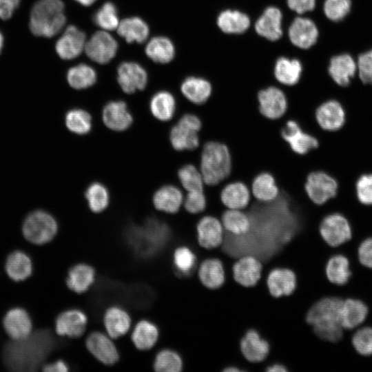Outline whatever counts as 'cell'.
Masks as SVG:
<instances>
[{
	"mask_svg": "<svg viewBox=\"0 0 372 372\" xmlns=\"http://www.w3.org/2000/svg\"><path fill=\"white\" fill-rule=\"evenodd\" d=\"M343 299L335 296H323L308 309L305 322L318 339L337 343L344 338L345 331L340 320Z\"/></svg>",
	"mask_w": 372,
	"mask_h": 372,
	"instance_id": "6da1fadb",
	"label": "cell"
},
{
	"mask_svg": "<svg viewBox=\"0 0 372 372\" xmlns=\"http://www.w3.org/2000/svg\"><path fill=\"white\" fill-rule=\"evenodd\" d=\"M198 167L207 186L225 185L232 169V159L229 147L223 143L209 141L200 146Z\"/></svg>",
	"mask_w": 372,
	"mask_h": 372,
	"instance_id": "7a4b0ae2",
	"label": "cell"
},
{
	"mask_svg": "<svg viewBox=\"0 0 372 372\" xmlns=\"http://www.w3.org/2000/svg\"><path fill=\"white\" fill-rule=\"evenodd\" d=\"M169 237L168 226L156 218L147 219L143 226H131L127 231L129 243L143 256H150L158 251Z\"/></svg>",
	"mask_w": 372,
	"mask_h": 372,
	"instance_id": "3957f363",
	"label": "cell"
},
{
	"mask_svg": "<svg viewBox=\"0 0 372 372\" xmlns=\"http://www.w3.org/2000/svg\"><path fill=\"white\" fill-rule=\"evenodd\" d=\"M64 4L61 0H39L32 7L29 27L33 34L52 37L65 25Z\"/></svg>",
	"mask_w": 372,
	"mask_h": 372,
	"instance_id": "277c9868",
	"label": "cell"
},
{
	"mask_svg": "<svg viewBox=\"0 0 372 372\" xmlns=\"http://www.w3.org/2000/svg\"><path fill=\"white\" fill-rule=\"evenodd\" d=\"M203 127L200 118L195 113L183 114L170 132L169 139L177 151L193 152L200 146V132Z\"/></svg>",
	"mask_w": 372,
	"mask_h": 372,
	"instance_id": "5b68a950",
	"label": "cell"
},
{
	"mask_svg": "<svg viewBox=\"0 0 372 372\" xmlns=\"http://www.w3.org/2000/svg\"><path fill=\"white\" fill-rule=\"evenodd\" d=\"M318 231L322 240L331 248L346 244L353 237V227L349 219L339 211L326 214L319 223Z\"/></svg>",
	"mask_w": 372,
	"mask_h": 372,
	"instance_id": "8992f818",
	"label": "cell"
},
{
	"mask_svg": "<svg viewBox=\"0 0 372 372\" xmlns=\"http://www.w3.org/2000/svg\"><path fill=\"white\" fill-rule=\"evenodd\" d=\"M309 200L316 205H323L335 198L339 191L338 180L324 170H314L308 174L304 185Z\"/></svg>",
	"mask_w": 372,
	"mask_h": 372,
	"instance_id": "52a82bcc",
	"label": "cell"
},
{
	"mask_svg": "<svg viewBox=\"0 0 372 372\" xmlns=\"http://www.w3.org/2000/svg\"><path fill=\"white\" fill-rule=\"evenodd\" d=\"M22 230L27 240L35 245H43L54 238L58 226L50 214L43 211H36L26 218Z\"/></svg>",
	"mask_w": 372,
	"mask_h": 372,
	"instance_id": "ba28073f",
	"label": "cell"
},
{
	"mask_svg": "<svg viewBox=\"0 0 372 372\" xmlns=\"http://www.w3.org/2000/svg\"><path fill=\"white\" fill-rule=\"evenodd\" d=\"M258 110L262 116L270 120L282 118L288 108V99L281 87L270 85L257 92Z\"/></svg>",
	"mask_w": 372,
	"mask_h": 372,
	"instance_id": "9c48e42d",
	"label": "cell"
},
{
	"mask_svg": "<svg viewBox=\"0 0 372 372\" xmlns=\"http://www.w3.org/2000/svg\"><path fill=\"white\" fill-rule=\"evenodd\" d=\"M262 261L252 254H243L236 258L231 265L234 282L242 287H255L262 276Z\"/></svg>",
	"mask_w": 372,
	"mask_h": 372,
	"instance_id": "30bf717a",
	"label": "cell"
},
{
	"mask_svg": "<svg viewBox=\"0 0 372 372\" xmlns=\"http://www.w3.org/2000/svg\"><path fill=\"white\" fill-rule=\"evenodd\" d=\"M195 229L197 242L202 248L214 250L223 246L225 231L219 218L203 214L198 220Z\"/></svg>",
	"mask_w": 372,
	"mask_h": 372,
	"instance_id": "8fae6325",
	"label": "cell"
},
{
	"mask_svg": "<svg viewBox=\"0 0 372 372\" xmlns=\"http://www.w3.org/2000/svg\"><path fill=\"white\" fill-rule=\"evenodd\" d=\"M239 349L245 361L252 364H257L268 359L271 345L258 330L249 328L241 337Z\"/></svg>",
	"mask_w": 372,
	"mask_h": 372,
	"instance_id": "7c38bea8",
	"label": "cell"
},
{
	"mask_svg": "<svg viewBox=\"0 0 372 372\" xmlns=\"http://www.w3.org/2000/svg\"><path fill=\"white\" fill-rule=\"evenodd\" d=\"M265 284L273 298L289 297L294 293L298 286L296 272L287 267H275L267 273Z\"/></svg>",
	"mask_w": 372,
	"mask_h": 372,
	"instance_id": "4fadbf2b",
	"label": "cell"
},
{
	"mask_svg": "<svg viewBox=\"0 0 372 372\" xmlns=\"http://www.w3.org/2000/svg\"><path fill=\"white\" fill-rule=\"evenodd\" d=\"M280 134L290 149L296 154L304 155L319 146L318 139L304 131L299 123L289 119L280 130Z\"/></svg>",
	"mask_w": 372,
	"mask_h": 372,
	"instance_id": "5bb4252c",
	"label": "cell"
},
{
	"mask_svg": "<svg viewBox=\"0 0 372 372\" xmlns=\"http://www.w3.org/2000/svg\"><path fill=\"white\" fill-rule=\"evenodd\" d=\"M315 118L324 131H340L346 122V112L342 105L335 99H328L320 103L315 110Z\"/></svg>",
	"mask_w": 372,
	"mask_h": 372,
	"instance_id": "9a60e30c",
	"label": "cell"
},
{
	"mask_svg": "<svg viewBox=\"0 0 372 372\" xmlns=\"http://www.w3.org/2000/svg\"><path fill=\"white\" fill-rule=\"evenodd\" d=\"M117 48V42L112 35L105 31H98L85 42L84 50L91 60L105 64L114 58Z\"/></svg>",
	"mask_w": 372,
	"mask_h": 372,
	"instance_id": "2e32d148",
	"label": "cell"
},
{
	"mask_svg": "<svg viewBox=\"0 0 372 372\" xmlns=\"http://www.w3.org/2000/svg\"><path fill=\"white\" fill-rule=\"evenodd\" d=\"M85 344L90 353L104 364L112 365L118 360V349L108 335L92 332L87 338Z\"/></svg>",
	"mask_w": 372,
	"mask_h": 372,
	"instance_id": "e0dca14e",
	"label": "cell"
},
{
	"mask_svg": "<svg viewBox=\"0 0 372 372\" xmlns=\"http://www.w3.org/2000/svg\"><path fill=\"white\" fill-rule=\"evenodd\" d=\"M369 315L366 302L357 298L343 299L340 309V320L345 331H352L363 325Z\"/></svg>",
	"mask_w": 372,
	"mask_h": 372,
	"instance_id": "ac0fdd59",
	"label": "cell"
},
{
	"mask_svg": "<svg viewBox=\"0 0 372 372\" xmlns=\"http://www.w3.org/2000/svg\"><path fill=\"white\" fill-rule=\"evenodd\" d=\"M220 199L226 209L245 210L252 199L250 187L240 180L225 184L220 192Z\"/></svg>",
	"mask_w": 372,
	"mask_h": 372,
	"instance_id": "d6986e66",
	"label": "cell"
},
{
	"mask_svg": "<svg viewBox=\"0 0 372 372\" xmlns=\"http://www.w3.org/2000/svg\"><path fill=\"white\" fill-rule=\"evenodd\" d=\"M87 324L85 313L76 309L61 313L55 321L56 333L60 336L78 338L85 332Z\"/></svg>",
	"mask_w": 372,
	"mask_h": 372,
	"instance_id": "ffe728a7",
	"label": "cell"
},
{
	"mask_svg": "<svg viewBox=\"0 0 372 372\" xmlns=\"http://www.w3.org/2000/svg\"><path fill=\"white\" fill-rule=\"evenodd\" d=\"M117 80L124 92L132 94L145 88L147 82V74L139 64L123 62L118 68Z\"/></svg>",
	"mask_w": 372,
	"mask_h": 372,
	"instance_id": "44dd1931",
	"label": "cell"
},
{
	"mask_svg": "<svg viewBox=\"0 0 372 372\" xmlns=\"http://www.w3.org/2000/svg\"><path fill=\"white\" fill-rule=\"evenodd\" d=\"M288 35L293 45L301 49H308L316 43L318 30L311 19L299 17L291 23Z\"/></svg>",
	"mask_w": 372,
	"mask_h": 372,
	"instance_id": "7402d4cb",
	"label": "cell"
},
{
	"mask_svg": "<svg viewBox=\"0 0 372 372\" xmlns=\"http://www.w3.org/2000/svg\"><path fill=\"white\" fill-rule=\"evenodd\" d=\"M3 328L12 340H21L32 331V322L28 312L19 307L10 309L3 319Z\"/></svg>",
	"mask_w": 372,
	"mask_h": 372,
	"instance_id": "603a6c76",
	"label": "cell"
},
{
	"mask_svg": "<svg viewBox=\"0 0 372 372\" xmlns=\"http://www.w3.org/2000/svg\"><path fill=\"white\" fill-rule=\"evenodd\" d=\"M198 277L200 282L207 289L218 290L226 282L225 265L218 258H207L199 265Z\"/></svg>",
	"mask_w": 372,
	"mask_h": 372,
	"instance_id": "cb8c5ba5",
	"label": "cell"
},
{
	"mask_svg": "<svg viewBox=\"0 0 372 372\" xmlns=\"http://www.w3.org/2000/svg\"><path fill=\"white\" fill-rule=\"evenodd\" d=\"M85 35L74 25L68 26L58 39L55 48L58 55L63 59L77 57L83 50Z\"/></svg>",
	"mask_w": 372,
	"mask_h": 372,
	"instance_id": "d4e9b609",
	"label": "cell"
},
{
	"mask_svg": "<svg viewBox=\"0 0 372 372\" xmlns=\"http://www.w3.org/2000/svg\"><path fill=\"white\" fill-rule=\"evenodd\" d=\"M282 14L276 7L267 8L255 23L257 34L267 40L275 41L282 35Z\"/></svg>",
	"mask_w": 372,
	"mask_h": 372,
	"instance_id": "484cf974",
	"label": "cell"
},
{
	"mask_svg": "<svg viewBox=\"0 0 372 372\" xmlns=\"http://www.w3.org/2000/svg\"><path fill=\"white\" fill-rule=\"evenodd\" d=\"M324 273L331 284L339 287L346 285L352 276L349 258L340 252L331 254L325 263Z\"/></svg>",
	"mask_w": 372,
	"mask_h": 372,
	"instance_id": "4316f807",
	"label": "cell"
},
{
	"mask_svg": "<svg viewBox=\"0 0 372 372\" xmlns=\"http://www.w3.org/2000/svg\"><path fill=\"white\" fill-rule=\"evenodd\" d=\"M102 118L108 128L118 132L127 130L133 121L127 105L121 101L108 103L103 110Z\"/></svg>",
	"mask_w": 372,
	"mask_h": 372,
	"instance_id": "83f0119b",
	"label": "cell"
},
{
	"mask_svg": "<svg viewBox=\"0 0 372 372\" xmlns=\"http://www.w3.org/2000/svg\"><path fill=\"white\" fill-rule=\"evenodd\" d=\"M250 191L252 198L264 203L273 201L280 192L275 177L269 172H261L254 176Z\"/></svg>",
	"mask_w": 372,
	"mask_h": 372,
	"instance_id": "f1b7e54d",
	"label": "cell"
},
{
	"mask_svg": "<svg viewBox=\"0 0 372 372\" xmlns=\"http://www.w3.org/2000/svg\"><path fill=\"white\" fill-rule=\"evenodd\" d=\"M183 96L192 104L200 106L206 103L213 93L211 83L202 77L189 76L180 86Z\"/></svg>",
	"mask_w": 372,
	"mask_h": 372,
	"instance_id": "f546056e",
	"label": "cell"
},
{
	"mask_svg": "<svg viewBox=\"0 0 372 372\" xmlns=\"http://www.w3.org/2000/svg\"><path fill=\"white\" fill-rule=\"evenodd\" d=\"M103 323L107 335L110 338H118L127 333L130 329L131 318L123 308L112 306L105 311Z\"/></svg>",
	"mask_w": 372,
	"mask_h": 372,
	"instance_id": "4dcf8cb0",
	"label": "cell"
},
{
	"mask_svg": "<svg viewBox=\"0 0 372 372\" xmlns=\"http://www.w3.org/2000/svg\"><path fill=\"white\" fill-rule=\"evenodd\" d=\"M302 66L296 59L280 57L276 62L273 74L278 83L283 86L296 85L302 76Z\"/></svg>",
	"mask_w": 372,
	"mask_h": 372,
	"instance_id": "1f68e13d",
	"label": "cell"
},
{
	"mask_svg": "<svg viewBox=\"0 0 372 372\" xmlns=\"http://www.w3.org/2000/svg\"><path fill=\"white\" fill-rule=\"evenodd\" d=\"M357 65L353 58L342 54L331 58L329 66V74L333 81L340 86H347L355 75Z\"/></svg>",
	"mask_w": 372,
	"mask_h": 372,
	"instance_id": "d6a6232c",
	"label": "cell"
},
{
	"mask_svg": "<svg viewBox=\"0 0 372 372\" xmlns=\"http://www.w3.org/2000/svg\"><path fill=\"white\" fill-rule=\"evenodd\" d=\"M220 220L225 231L232 236H244L251 228V219L246 210L225 209Z\"/></svg>",
	"mask_w": 372,
	"mask_h": 372,
	"instance_id": "836d02e7",
	"label": "cell"
},
{
	"mask_svg": "<svg viewBox=\"0 0 372 372\" xmlns=\"http://www.w3.org/2000/svg\"><path fill=\"white\" fill-rule=\"evenodd\" d=\"M183 200L181 191L171 185L163 186L153 196V203L156 209L169 214L178 212L183 204Z\"/></svg>",
	"mask_w": 372,
	"mask_h": 372,
	"instance_id": "e575fe53",
	"label": "cell"
},
{
	"mask_svg": "<svg viewBox=\"0 0 372 372\" xmlns=\"http://www.w3.org/2000/svg\"><path fill=\"white\" fill-rule=\"evenodd\" d=\"M94 268L85 263H79L70 268L66 278L68 287L75 293H81L90 289L95 280Z\"/></svg>",
	"mask_w": 372,
	"mask_h": 372,
	"instance_id": "d590c367",
	"label": "cell"
},
{
	"mask_svg": "<svg viewBox=\"0 0 372 372\" xmlns=\"http://www.w3.org/2000/svg\"><path fill=\"white\" fill-rule=\"evenodd\" d=\"M5 269L8 276L15 282L27 279L32 273L30 258L21 251H14L7 258Z\"/></svg>",
	"mask_w": 372,
	"mask_h": 372,
	"instance_id": "8d00e7d4",
	"label": "cell"
},
{
	"mask_svg": "<svg viewBox=\"0 0 372 372\" xmlns=\"http://www.w3.org/2000/svg\"><path fill=\"white\" fill-rule=\"evenodd\" d=\"M251 21L248 15L238 10H225L217 17V25L226 34H242L249 28Z\"/></svg>",
	"mask_w": 372,
	"mask_h": 372,
	"instance_id": "74e56055",
	"label": "cell"
},
{
	"mask_svg": "<svg viewBox=\"0 0 372 372\" xmlns=\"http://www.w3.org/2000/svg\"><path fill=\"white\" fill-rule=\"evenodd\" d=\"M159 336L158 327L152 322L142 320L136 323L132 333V341L139 350L152 349L156 343Z\"/></svg>",
	"mask_w": 372,
	"mask_h": 372,
	"instance_id": "f35d334b",
	"label": "cell"
},
{
	"mask_svg": "<svg viewBox=\"0 0 372 372\" xmlns=\"http://www.w3.org/2000/svg\"><path fill=\"white\" fill-rule=\"evenodd\" d=\"M116 29L118 34L128 43H143L149 35L147 23L136 17L124 19Z\"/></svg>",
	"mask_w": 372,
	"mask_h": 372,
	"instance_id": "ab89813d",
	"label": "cell"
},
{
	"mask_svg": "<svg viewBox=\"0 0 372 372\" xmlns=\"http://www.w3.org/2000/svg\"><path fill=\"white\" fill-rule=\"evenodd\" d=\"M145 53L152 61L167 63L171 61L174 56V46L172 42L165 37H156L152 38L147 44Z\"/></svg>",
	"mask_w": 372,
	"mask_h": 372,
	"instance_id": "60d3db41",
	"label": "cell"
},
{
	"mask_svg": "<svg viewBox=\"0 0 372 372\" xmlns=\"http://www.w3.org/2000/svg\"><path fill=\"white\" fill-rule=\"evenodd\" d=\"M150 110L158 120H170L176 110V101L174 96L167 91L157 92L150 101Z\"/></svg>",
	"mask_w": 372,
	"mask_h": 372,
	"instance_id": "b9f144b4",
	"label": "cell"
},
{
	"mask_svg": "<svg viewBox=\"0 0 372 372\" xmlns=\"http://www.w3.org/2000/svg\"><path fill=\"white\" fill-rule=\"evenodd\" d=\"M67 79L72 87L77 90L85 89L94 84L96 74L92 67L81 63L68 70Z\"/></svg>",
	"mask_w": 372,
	"mask_h": 372,
	"instance_id": "7bdbcfd3",
	"label": "cell"
},
{
	"mask_svg": "<svg viewBox=\"0 0 372 372\" xmlns=\"http://www.w3.org/2000/svg\"><path fill=\"white\" fill-rule=\"evenodd\" d=\"M173 262L176 272L186 277L194 271L197 264V257L192 249L187 246H180L174 252Z\"/></svg>",
	"mask_w": 372,
	"mask_h": 372,
	"instance_id": "ee69618b",
	"label": "cell"
},
{
	"mask_svg": "<svg viewBox=\"0 0 372 372\" xmlns=\"http://www.w3.org/2000/svg\"><path fill=\"white\" fill-rule=\"evenodd\" d=\"M178 177L187 192L205 189L202 174L195 164L188 163L182 166L178 172Z\"/></svg>",
	"mask_w": 372,
	"mask_h": 372,
	"instance_id": "f6af8a7d",
	"label": "cell"
},
{
	"mask_svg": "<svg viewBox=\"0 0 372 372\" xmlns=\"http://www.w3.org/2000/svg\"><path fill=\"white\" fill-rule=\"evenodd\" d=\"M351 342L355 352L364 357L372 355V327L363 324L351 331Z\"/></svg>",
	"mask_w": 372,
	"mask_h": 372,
	"instance_id": "bcb514c9",
	"label": "cell"
},
{
	"mask_svg": "<svg viewBox=\"0 0 372 372\" xmlns=\"http://www.w3.org/2000/svg\"><path fill=\"white\" fill-rule=\"evenodd\" d=\"M183 366L180 355L174 350L165 349L160 351L154 358V368L159 372H179Z\"/></svg>",
	"mask_w": 372,
	"mask_h": 372,
	"instance_id": "7dc6e473",
	"label": "cell"
},
{
	"mask_svg": "<svg viewBox=\"0 0 372 372\" xmlns=\"http://www.w3.org/2000/svg\"><path fill=\"white\" fill-rule=\"evenodd\" d=\"M85 196L90 209L94 213H100L108 206L110 200L108 191L99 183L91 184L86 189Z\"/></svg>",
	"mask_w": 372,
	"mask_h": 372,
	"instance_id": "c3c4849f",
	"label": "cell"
},
{
	"mask_svg": "<svg viewBox=\"0 0 372 372\" xmlns=\"http://www.w3.org/2000/svg\"><path fill=\"white\" fill-rule=\"evenodd\" d=\"M65 124L72 132L83 135L92 128V118L88 112L81 109L69 111L65 116Z\"/></svg>",
	"mask_w": 372,
	"mask_h": 372,
	"instance_id": "681fc988",
	"label": "cell"
},
{
	"mask_svg": "<svg viewBox=\"0 0 372 372\" xmlns=\"http://www.w3.org/2000/svg\"><path fill=\"white\" fill-rule=\"evenodd\" d=\"M94 22L105 30L116 29L119 21L115 6L112 2L104 3L95 13Z\"/></svg>",
	"mask_w": 372,
	"mask_h": 372,
	"instance_id": "f907efd6",
	"label": "cell"
},
{
	"mask_svg": "<svg viewBox=\"0 0 372 372\" xmlns=\"http://www.w3.org/2000/svg\"><path fill=\"white\" fill-rule=\"evenodd\" d=\"M207 205L205 189L187 192L183 200L185 209L192 215L203 214Z\"/></svg>",
	"mask_w": 372,
	"mask_h": 372,
	"instance_id": "816d5d0a",
	"label": "cell"
},
{
	"mask_svg": "<svg viewBox=\"0 0 372 372\" xmlns=\"http://www.w3.org/2000/svg\"><path fill=\"white\" fill-rule=\"evenodd\" d=\"M351 6V0H325L323 10L329 19L338 21L348 14Z\"/></svg>",
	"mask_w": 372,
	"mask_h": 372,
	"instance_id": "f5cc1de1",
	"label": "cell"
},
{
	"mask_svg": "<svg viewBox=\"0 0 372 372\" xmlns=\"http://www.w3.org/2000/svg\"><path fill=\"white\" fill-rule=\"evenodd\" d=\"M356 196L362 205H372V174L359 177L355 184Z\"/></svg>",
	"mask_w": 372,
	"mask_h": 372,
	"instance_id": "db71d44e",
	"label": "cell"
},
{
	"mask_svg": "<svg viewBox=\"0 0 372 372\" xmlns=\"http://www.w3.org/2000/svg\"><path fill=\"white\" fill-rule=\"evenodd\" d=\"M357 258L361 266L372 269V236L364 238L359 243Z\"/></svg>",
	"mask_w": 372,
	"mask_h": 372,
	"instance_id": "11a10c76",
	"label": "cell"
},
{
	"mask_svg": "<svg viewBox=\"0 0 372 372\" xmlns=\"http://www.w3.org/2000/svg\"><path fill=\"white\" fill-rule=\"evenodd\" d=\"M357 66L361 81L372 84V50L360 55Z\"/></svg>",
	"mask_w": 372,
	"mask_h": 372,
	"instance_id": "9f6ffc18",
	"label": "cell"
},
{
	"mask_svg": "<svg viewBox=\"0 0 372 372\" xmlns=\"http://www.w3.org/2000/svg\"><path fill=\"white\" fill-rule=\"evenodd\" d=\"M287 2L289 8L298 14L311 11L316 6V0H287Z\"/></svg>",
	"mask_w": 372,
	"mask_h": 372,
	"instance_id": "6f0895ef",
	"label": "cell"
},
{
	"mask_svg": "<svg viewBox=\"0 0 372 372\" xmlns=\"http://www.w3.org/2000/svg\"><path fill=\"white\" fill-rule=\"evenodd\" d=\"M19 3L20 0H0V19H10Z\"/></svg>",
	"mask_w": 372,
	"mask_h": 372,
	"instance_id": "680465c9",
	"label": "cell"
},
{
	"mask_svg": "<svg viewBox=\"0 0 372 372\" xmlns=\"http://www.w3.org/2000/svg\"><path fill=\"white\" fill-rule=\"evenodd\" d=\"M43 371L45 372H66L68 371V366L64 361L59 360L44 365Z\"/></svg>",
	"mask_w": 372,
	"mask_h": 372,
	"instance_id": "91938a15",
	"label": "cell"
},
{
	"mask_svg": "<svg viewBox=\"0 0 372 372\" xmlns=\"http://www.w3.org/2000/svg\"><path fill=\"white\" fill-rule=\"evenodd\" d=\"M265 372H289V369L282 363L278 362H271L265 366Z\"/></svg>",
	"mask_w": 372,
	"mask_h": 372,
	"instance_id": "94428289",
	"label": "cell"
},
{
	"mask_svg": "<svg viewBox=\"0 0 372 372\" xmlns=\"http://www.w3.org/2000/svg\"><path fill=\"white\" fill-rule=\"evenodd\" d=\"M222 372H246L247 371L242 367L235 365L230 364L225 366L222 370Z\"/></svg>",
	"mask_w": 372,
	"mask_h": 372,
	"instance_id": "6125c7cd",
	"label": "cell"
},
{
	"mask_svg": "<svg viewBox=\"0 0 372 372\" xmlns=\"http://www.w3.org/2000/svg\"><path fill=\"white\" fill-rule=\"evenodd\" d=\"M83 6H88L92 5L96 0H75Z\"/></svg>",
	"mask_w": 372,
	"mask_h": 372,
	"instance_id": "be15d7a7",
	"label": "cell"
},
{
	"mask_svg": "<svg viewBox=\"0 0 372 372\" xmlns=\"http://www.w3.org/2000/svg\"><path fill=\"white\" fill-rule=\"evenodd\" d=\"M3 35H2L1 33L0 32V52H1V50L2 47H3Z\"/></svg>",
	"mask_w": 372,
	"mask_h": 372,
	"instance_id": "e7e4bbea",
	"label": "cell"
}]
</instances>
